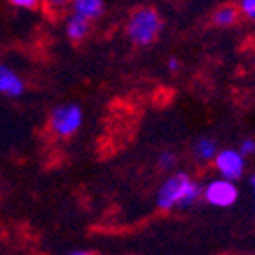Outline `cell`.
<instances>
[{
  "mask_svg": "<svg viewBox=\"0 0 255 255\" xmlns=\"http://www.w3.org/2000/svg\"><path fill=\"white\" fill-rule=\"evenodd\" d=\"M159 166H161L164 171H170L173 170V166L177 164V157H175V153L170 152V150H164V152L159 153Z\"/></svg>",
  "mask_w": 255,
  "mask_h": 255,
  "instance_id": "cell-11",
  "label": "cell"
},
{
  "mask_svg": "<svg viewBox=\"0 0 255 255\" xmlns=\"http://www.w3.org/2000/svg\"><path fill=\"white\" fill-rule=\"evenodd\" d=\"M254 27H255V23H254Z\"/></svg>",
  "mask_w": 255,
  "mask_h": 255,
  "instance_id": "cell-20",
  "label": "cell"
},
{
  "mask_svg": "<svg viewBox=\"0 0 255 255\" xmlns=\"http://www.w3.org/2000/svg\"><path fill=\"white\" fill-rule=\"evenodd\" d=\"M82 122H84V113L73 102L61 104V106L54 107L50 113V118H48L50 130L57 137H72L82 127Z\"/></svg>",
  "mask_w": 255,
  "mask_h": 255,
  "instance_id": "cell-3",
  "label": "cell"
},
{
  "mask_svg": "<svg viewBox=\"0 0 255 255\" xmlns=\"http://www.w3.org/2000/svg\"><path fill=\"white\" fill-rule=\"evenodd\" d=\"M239 13H243L252 23H255V0H239Z\"/></svg>",
  "mask_w": 255,
  "mask_h": 255,
  "instance_id": "cell-12",
  "label": "cell"
},
{
  "mask_svg": "<svg viewBox=\"0 0 255 255\" xmlns=\"http://www.w3.org/2000/svg\"><path fill=\"white\" fill-rule=\"evenodd\" d=\"M193 153H195L196 161L209 162L213 161L214 155L218 153V143L213 137H198L193 145Z\"/></svg>",
  "mask_w": 255,
  "mask_h": 255,
  "instance_id": "cell-9",
  "label": "cell"
},
{
  "mask_svg": "<svg viewBox=\"0 0 255 255\" xmlns=\"http://www.w3.org/2000/svg\"><path fill=\"white\" fill-rule=\"evenodd\" d=\"M88 254H90L88 250H73L72 252V255H88Z\"/></svg>",
  "mask_w": 255,
  "mask_h": 255,
  "instance_id": "cell-18",
  "label": "cell"
},
{
  "mask_svg": "<svg viewBox=\"0 0 255 255\" xmlns=\"http://www.w3.org/2000/svg\"><path fill=\"white\" fill-rule=\"evenodd\" d=\"M204 193V187L193 180L184 171L170 175L159 187L155 204L161 211H173V209H187L195 205Z\"/></svg>",
  "mask_w": 255,
  "mask_h": 255,
  "instance_id": "cell-1",
  "label": "cell"
},
{
  "mask_svg": "<svg viewBox=\"0 0 255 255\" xmlns=\"http://www.w3.org/2000/svg\"><path fill=\"white\" fill-rule=\"evenodd\" d=\"M162 30V18L153 7H139L128 16L125 32L137 47L152 45Z\"/></svg>",
  "mask_w": 255,
  "mask_h": 255,
  "instance_id": "cell-2",
  "label": "cell"
},
{
  "mask_svg": "<svg viewBox=\"0 0 255 255\" xmlns=\"http://www.w3.org/2000/svg\"><path fill=\"white\" fill-rule=\"evenodd\" d=\"M245 159L247 157L239 150L227 148V150H218V153L214 155L213 161L220 177L229 180H238L241 179V175L245 173V168H247V161Z\"/></svg>",
  "mask_w": 255,
  "mask_h": 255,
  "instance_id": "cell-5",
  "label": "cell"
},
{
  "mask_svg": "<svg viewBox=\"0 0 255 255\" xmlns=\"http://www.w3.org/2000/svg\"><path fill=\"white\" fill-rule=\"evenodd\" d=\"M45 7L54 14L63 13L64 9L70 7V0H45Z\"/></svg>",
  "mask_w": 255,
  "mask_h": 255,
  "instance_id": "cell-13",
  "label": "cell"
},
{
  "mask_svg": "<svg viewBox=\"0 0 255 255\" xmlns=\"http://www.w3.org/2000/svg\"><path fill=\"white\" fill-rule=\"evenodd\" d=\"M179 68H180L179 59H177V57H170V59H168V70H170V72H177Z\"/></svg>",
  "mask_w": 255,
  "mask_h": 255,
  "instance_id": "cell-16",
  "label": "cell"
},
{
  "mask_svg": "<svg viewBox=\"0 0 255 255\" xmlns=\"http://www.w3.org/2000/svg\"><path fill=\"white\" fill-rule=\"evenodd\" d=\"M248 184H250V191H252V195L255 196V173L250 177V182H248Z\"/></svg>",
  "mask_w": 255,
  "mask_h": 255,
  "instance_id": "cell-17",
  "label": "cell"
},
{
  "mask_svg": "<svg viewBox=\"0 0 255 255\" xmlns=\"http://www.w3.org/2000/svg\"><path fill=\"white\" fill-rule=\"evenodd\" d=\"M25 91V82L16 70L0 63V93L9 98H18Z\"/></svg>",
  "mask_w": 255,
  "mask_h": 255,
  "instance_id": "cell-6",
  "label": "cell"
},
{
  "mask_svg": "<svg viewBox=\"0 0 255 255\" xmlns=\"http://www.w3.org/2000/svg\"><path fill=\"white\" fill-rule=\"evenodd\" d=\"M239 152L245 155V157H250L255 153V139L252 137H247V139L241 141V145H239Z\"/></svg>",
  "mask_w": 255,
  "mask_h": 255,
  "instance_id": "cell-15",
  "label": "cell"
},
{
  "mask_svg": "<svg viewBox=\"0 0 255 255\" xmlns=\"http://www.w3.org/2000/svg\"><path fill=\"white\" fill-rule=\"evenodd\" d=\"M72 13L81 14L88 20H97L104 13V0H70Z\"/></svg>",
  "mask_w": 255,
  "mask_h": 255,
  "instance_id": "cell-8",
  "label": "cell"
},
{
  "mask_svg": "<svg viewBox=\"0 0 255 255\" xmlns=\"http://www.w3.org/2000/svg\"><path fill=\"white\" fill-rule=\"evenodd\" d=\"M91 30V20L81 16V14L72 13L66 18V25H64V32L68 36L70 41L79 43L90 34Z\"/></svg>",
  "mask_w": 255,
  "mask_h": 255,
  "instance_id": "cell-7",
  "label": "cell"
},
{
  "mask_svg": "<svg viewBox=\"0 0 255 255\" xmlns=\"http://www.w3.org/2000/svg\"><path fill=\"white\" fill-rule=\"evenodd\" d=\"M202 195H204V198L211 205L225 209L238 202L239 191H238V187H236L234 180L220 177V179H216V180H211V182L204 187V193H202Z\"/></svg>",
  "mask_w": 255,
  "mask_h": 255,
  "instance_id": "cell-4",
  "label": "cell"
},
{
  "mask_svg": "<svg viewBox=\"0 0 255 255\" xmlns=\"http://www.w3.org/2000/svg\"><path fill=\"white\" fill-rule=\"evenodd\" d=\"M9 4L16 9H25V11H34L41 5V0H7Z\"/></svg>",
  "mask_w": 255,
  "mask_h": 255,
  "instance_id": "cell-14",
  "label": "cell"
},
{
  "mask_svg": "<svg viewBox=\"0 0 255 255\" xmlns=\"http://www.w3.org/2000/svg\"><path fill=\"white\" fill-rule=\"evenodd\" d=\"M239 18V7L236 5H221L214 11L213 21L218 27H230L234 25Z\"/></svg>",
  "mask_w": 255,
  "mask_h": 255,
  "instance_id": "cell-10",
  "label": "cell"
},
{
  "mask_svg": "<svg viewBox=\"0 0 255 255\" xmlns=\"http://www.w3.org/2000/svg\"><path fill=\"white\" fill-rule=\"evenodd\" d=\"M254 66H255V55H254Z\"/></svg>",
  "mask_w": 255,
  "mask_h": 255,
  "instance_id": "cell-19",
  "label": "cell"
}]
</instances>
